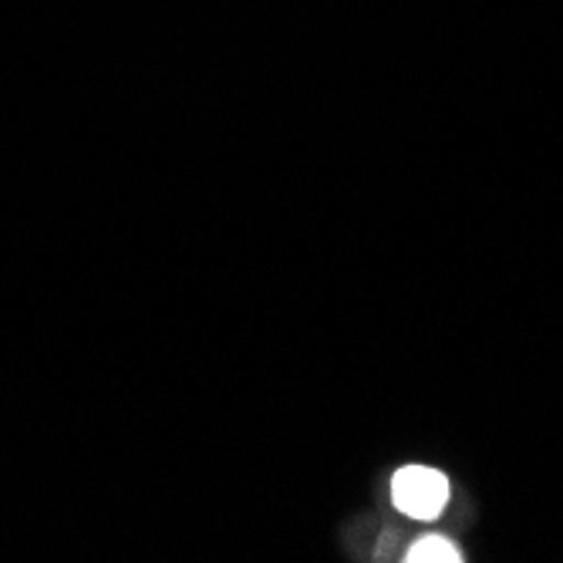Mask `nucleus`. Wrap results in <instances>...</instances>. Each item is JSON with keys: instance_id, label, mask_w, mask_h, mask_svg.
Returning <instances> with one entry per match:
<instances>
[{"instance_id": "nucleus-1", "label": "nucleus", "mask_w": 563, "mask_h": 563, "mask_svg": "<svg viewBox=\"0 0 563 563\" xmlns=\"http://www.w3.org/2000/svg\"><path fill=\"white\" fill-rule=\"evenodd\" d=\"M391 499L405 517L435 520L449 503V479L439 470L405 466L391 479Z\"/></svg>"}, {"instance_id": "nucleus-2", "label": "nucleus", "mask_w": 563, "mask_h": 563, "mask_svg": "<svg viewBox=\"0 0 563 563\" xmlns=\"http://www.w3.org/2000/svg\"><path fill=\"white\" fill-rule=\"evenodd\" d=\"M408 563H459L463 553L455 550V543H449L445 537H422L412 550L405 553Z\"/></svg>"}]
</instances>
